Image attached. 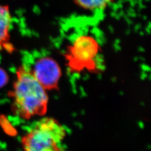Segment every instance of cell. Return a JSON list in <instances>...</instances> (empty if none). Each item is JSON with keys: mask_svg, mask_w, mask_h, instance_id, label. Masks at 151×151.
Wrapping results in <instances>:
<instances>
[{"mask_svg": "<svg viewBox=\"0 0 151 151\" xmlns=\"http://www.w3.org/2000/svg\"><path fill=\"white\" fill-rule=\"evenodd\" d=\"M10 96L12 99L13 113L22 119L44 115L47 111V91L27 66L22 65L16 70L15 81Z\"/></svg>", "mask_w": 151, "mask_h": 151, "instance_id": "6da1fadb", "label": "cell"}, {"mask_svg": "<svg viewBox=\"0 0 151 151\" xmlns=\"http://www.w3.org/2000/svg\"><path fill=\"white\" fill-rule=\"evenodd\" d=\"M66 135L65 127L52 118L34 122L22 137L24 151H65L62 146Z\"/></svg>", "mask_w": 151, "mask_h": 151, "instance_id": "7a4b0ae2", "label": "cell"}, {"mask_svg": "<svg viewBox=\"0 0 151 151\" xmlns=\"http://www.w3.org/2000/svg\"><path fill=\"white\" fill-rule=\"evenodd\" d=\"M101 47L97 39L88 34L77 37L65 52L66 65L71 73H96Z\"/></svg>", "mask_w": 151, "mask_h": 151, "instance_id": "3957f363", "label": "cell"}, {"mask_svg": "<svg viewBox=\"0 0 151 151\" xmlns=\"http://www.w3.org/2000/svg\"><path fill=\"white\" fill-rule=\"evenodd\" d=\"M32 75L47 91L58 88L62 76L58 63L50 56H43L35 60L30 70Z\"/></svg>", "mask_w": 151, "mask_h": 151, "instance_id": "277c9868", "label": "cell"}, {"mask_svg": "<svg viewBox=\"0 0 151 151\" xmlns=\"http://www.w3.org/2000/svg\"><path fill=\"white\" fill-rule=\"evenodd\" d=\"M11 23L12 16L9 6L0 5V52L5 50L12 53L15 50L10 42Z\"/></svg>", "mask_w": 151, "mask_h": 151, "instance_id": "5b68a950", "label": "cell"}, {"mask_svg": "<svg viewBox=\"0 0 151 151\" xmlns=\"http://www.w3.org/2000/svg\"><path fill=\"white\" fill-rule=\"evenodd\" d=\"M76 5L88 11H98L106 9L116 0H73Z\"/></svg>", "mask_w": 151, "mask_h": 151, "instance_id": "8992f818", "label": "cell"}, {"mask_svg": "<svg viewBox=\"0 0 151 151\" xmlns=\"http://www.w3.org/2000/svg\"><path fill=\"white\" fill-rule=\"evenodd\" d=\"M9 81V75L3 68L0 67V88L5 86Z\"/></svg>", "mask_w": 151, "mask_h": 151, "instance_id": "52a82bcc", "label": "cell"}]
</instances>
